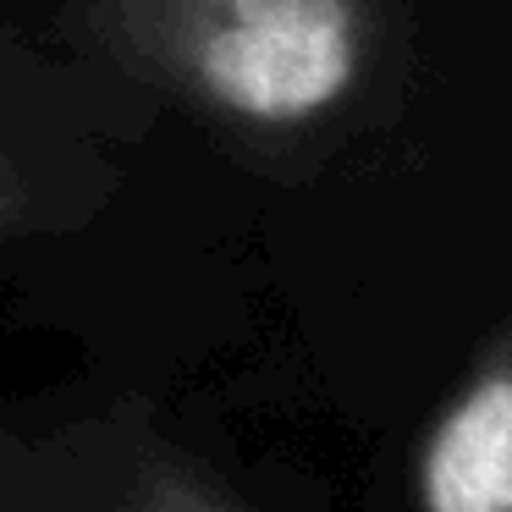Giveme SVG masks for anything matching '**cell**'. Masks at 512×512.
<instances>
[{"mask_svg":"<svg viewBox=\"0 0 512 512\" xmlns=\"http://www.w3.org/2000/svg\"><path fill=\"white\" fill-rule=\"evenodd\" d=\"M105 512H243V507L226 501L221 490H210L204 479L182 474V468H144Z\"/></svg>","mask_w":512,"mask_h":512,"instance_id":"4","label":"cell"},{"mask_svg":"<svg viewBox=\"0 0 512 512\" xmlns=\"http://www.w3.org/2000/svg\"><path fill=\"white\" fill-rule=\"evenodd\" d=\"M56 177V78L0 39V237L50 210Z\"/></svg>","mask_w":512,"mask_h":512,"instance_id":"3","label":"cell"},{"mask_svg":"<svg viewBox=\"0 0 512 512\" xmlns=\"http://www.w3.org/2000/svg\"><path fill=\"white\" fill-rule=\"evenodd\" d=\"M419 512H512V320L424 435Z\"/></svg>","mask_w":512,"mask_h":512,"instance_id":"2","label":"cell"},{"mask_svg":"<svg viewBox=\"0 0 512 512\" xmlns=\"http://www.w3.org/2000/svg\"><path fill=\"white\" fill-rule=\"evenodd\" d=\"M94 56L243 160L347 144L397 100L413 0H67Z\"/></svg>","mask_w":512,"mask_h":512,"instance_id":"1","label":"cell"}]
</instances>
